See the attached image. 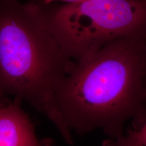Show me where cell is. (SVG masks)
<instances>
[{"mask_svg": "<svg viewBox=\"0 0 146 146\" xmlns=\"http://www.w3.org/2000/svg\"><path fill=\"white\" fill-rule=\"evenodd\" d=\"M35 3L47 28L75 62L110 42L146 31V0Z\"/></svg>", "mask_w": 146, "mask_h": 146, "instance_id": "obj_3", "label": "cell"}, {"mask_svg": "<svg viewBox=\"0 0 146 146\" xmlns=\"http://www.w3.org/2000/svg\"><path fill=\"white\" fill-rule=\"evenodd\" d=\"M85 1V0H41L44 3H54L56 2H63L64 3H77L81 2V1Z\"/></svg>", "mask_w": 146, "mask_h": 146, "instance_id": "obj_7", "label": "cell"}, {"mask_svg": "<svg viewBox=\"0 0 146 146\" xmlns=\"http://www.w3.org/2000/svg\"><path fill=\"white\" fill-rule=\"evenodd\" d=\"M6 99H7L6 97H5V96H3V95L1 94V92H0V106H1L4 105V104H7L8 102H10Z\"/></svg>", "mask_w": 146, "mask_h": 146, "instance_id": "obj_8", "label": "cell"}, {"mask_svg": "<svg viewBox=\"0 0 146 146\" xmlns=\"http://www.w3.org/2000/svg\"><path fill=\"white\" fill-rule=\"evenodd\" d=\"M102 146H135L129 143L125 134L117 138H108L102 143Z\"/></svg>", "mask_w": 146, "mask_h": 146, "instance_id": "obj_6", "label": "cell"}, {"mask_svg": "<svg viewBox=\"0 0 146 146\" xmlns=\"http://www.w3.org/2000/svg\"><path fill=\"white\" fill-rule=\"evenodd\" d=\"M75 64L47 28L35 1L0 0V92L31 106L70 145L72 132L60 115L57 94Z\"/></svg>", "mask_w": 146, "mask_h": 146, "instance_id": "obj_2", "label": "cell"}, {"mask_svg": "<svg viewBox=\"0 0 146 146\" xmlns=\"http://www.w3.org/2000/svg\"><path fill=\"white\" fill-rule=\"evenodd\" d=\"M57 94L62 118L71 132L99 129L108 138L124 135L131 121L146 120V31L110 42L75 62Z\"/></svg>", "mask_w": 146, "mask_h": 146, "instance_id": "obj_1", "label": "cell"}, {"mask_svg": "<svg viewBox=\"0 0 146 146\" xmlns=\"http://www.w3.org/2000/svg\"><path fill=\"white\" fill-rule=\"evenodd\" d=\"M0 146H52L38 139L33 123L15 100L0 106Z\"/></svg>", "mask_w": 146, "mask_h": 146, "instance_id": "obj_4", "label": "cell"}, {"mask_svg": "<svg viewBox=\"0 0 146 146\" xmlns=\"http://www.w3.org/2000/svg\"><path fill=\"white\" fill-rule=\"evenodd\" d=\"M127 141L135 146H146V120L137 129H128L125 135Z\"/></svg>", "mask_w": 146, "mask_h": 146, "instance_id": "obj_5", "label": "cell"}]
</instances>
